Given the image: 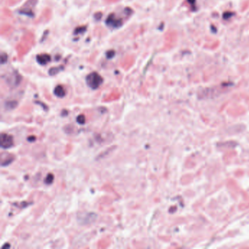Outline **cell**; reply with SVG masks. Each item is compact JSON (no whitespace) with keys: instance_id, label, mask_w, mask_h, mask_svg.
<instances>
[{"instance_id":"6da1fadb","label":"cell","mask_w":249,"mask_h":249,"mask_svg":"<svg viewBox=\"0 0 249 249\" xmlns=\"http://www.w3.org/2000/svg\"><path fill=\"white\" fill-rule=\"evenodd\" d=\"M86 83L91 89H97L103 83V79L97 72H91L86 77Z\"/></svg>"},{"instance_id":"7a4b0ae2","label":"cell","mask_w":249,"mask_h":249,"mask_svg":"<svg viewBox=\"0 0 249 249\" xmlns=\"http://www.w3.org/2000/svg\"><path fill=\"white\" fill-rule=\"evenodd\" d=\"M13 137L7 133H2L0 137V145L3 149H8L13 145Z\"/></svg>"},{"instance_id":"3957f363","label":"cell","mask_w":249,"mask_h":249,"mask_svg":"<svg viewBox=\"0 0 249 249\" xmlns=\"http://www.w3.org/2000/svg\"><path fill=\"white\" fill-rule=\"evenodd\" d=\"M106 24L109 27L113 28V29L119 28L122 26V21L115 17V14H110L107 19Z\"/></svg>"},{"instance_id":"277c9868","label":"cell","mask_w":249,"mask_h":249,"mask_svg":"<svg viewBox=\"0 0 249 249\" xmlns=\"http://www.w3.org/2000/svg\"><path fill=\"white\" fill-rule=\"evenodd\" d=\"M13 159V156L11 154H7V153L6 154H2V156H1V162H2L1 165L2 167L8 166L10 164L12 163Z\"/></svg>"},{"instance_id":"5b68a950","label":"cell","mask_w":249,"mask_h":249,"mask_svg":"<svg viewBox=\"0 0 249 249\" xmlns=\"http://www.w3.org/2000/svg\"><path fill=\"white\" fill-rule=\"evenodd\" d=\"M21 80V77L19 74L16 73V74L12 75V76H10L7 80V82H8V83L10 86H17L20 83Z\"/></svg>"},{"instance_id":"8992f818","label":"cell","mask_w":249,"mask_h":249,"mask_svg":"<svg viewBox=\"0 0 249 249\" xmlns=\"http://www.w3.org/2000/svg\"><path fill=\"white\" fill-rule=\"evenodd\" d=\"M51 58L50 55L47 54H40V55L37 56V62H38L41 65H45L51 62Z\"/></svg>"},{"instance_id":"52a82bcc","label":"cell","mask_w":249,"mask_h":249,"mask_svg":"<svg viewBox=\"0 0 249 249\" xmlns=\"http://www.w3.org/2000/svg\"><path fill=\"white\" fill-rule=\"evenodd\" d=\"M54 94H55V96H56L58 98H63L65 96V94H66L64 88L63 86H61V85H58V86H57L56 87L54 88Z\"/></svg>"},{"instance_id":"ba28073f","label":"cell","mask_w":249,"mask_h":249,"mask_svg":"<svg viewBox=\"0 0 249 249\" xmlns=\"http://www.w3.org/2000/svg\"><path fill=\"white\" fill-rule=\"evenodd\" d=\"M18 102L16 101H8L7 102H5V109L8 110H13L17 107Z\"/></svg>"},{"instance_id":"9c48e42d","label":"cell","mask_w":249,"mask_h":249,"mask_svg":"<svg viewBox=\"0 0 249 249\" xmlns=\"http://www.w3.org/2000/svg\"><path fill=\"white\" fill-rule=\"evenodd\" d=\"M54 180V176L52 173H49L46 175L45 180H44V183L47 185L52 184Z\"/></svg>"},{"instance_id":"30bf717a","label":"cell","mask_w":249,"mask_h":249,"mask_svg":"<svg viewBox=\"0 0 249 249\" xmlns=\"http://www.w3.org/2000/svg\"><path fill=\"white\" fill-rule=\"evenodd\" d=\"M63 69V67H53L51 68L49 70V74L51 75H56L57 73H58V72H60L62 69Z\"/></svg>"},{"instance_id":"8fae6325","label":"cell","mask_w":249,"mask_h":249,"mask_svg":"<svg viewBox=\"0 0 249 249\" xmlns=\"http://www.w3.org/2000/svg\"><path fill=\"white\" fill-rule=\"evenodd\" d=\"M77 122L79 124H84L86 123V117L83 114H80L77 117Z\"/></svg>"},{"instance_id":"7c38bea8","label":"cell","mask_w":249,"mask_h":249,"mask_svg":"<svg viewBox=\"0 0 249 249\" xmlns=\"http://www.w3.org/2000/svg\"><path fill=\"white\" fill-rule=\"evenodd\" d=\"M8 55L5 53H2L1 54V64H4L5 63H6L7 61H8Z\"/></svg>"},{"instance_id":"4fadbf2b","label":"cell","mask_w":249,"mask_h":249,"mask_svg":"<svg viewBox=\"0 0 249 249\" xmlns=\"http://www.w3.org/2000/svg\"><path fill=\"white\" fill-rule=\"evenodd\" d=\"M86 30V26H80V27L77 28V29H75V34H79V33H82L83 32H85Z\"/></svg>"},{"instance_id":"5bb4252c","label":"cell","mask_w":249,"mask_h":249,"mask_svg":"<svg viewBox=\"0 0 249 249\" xmlns=\"http://www.w3.org/2000/svg\"><path fill=\"white\" fill-rule=\"evenodd\" d=\"M106 55H107V57H108V58H112V57L115 56V51H108V52H107V54H106Z\"/></svg>"}]
</instances>
